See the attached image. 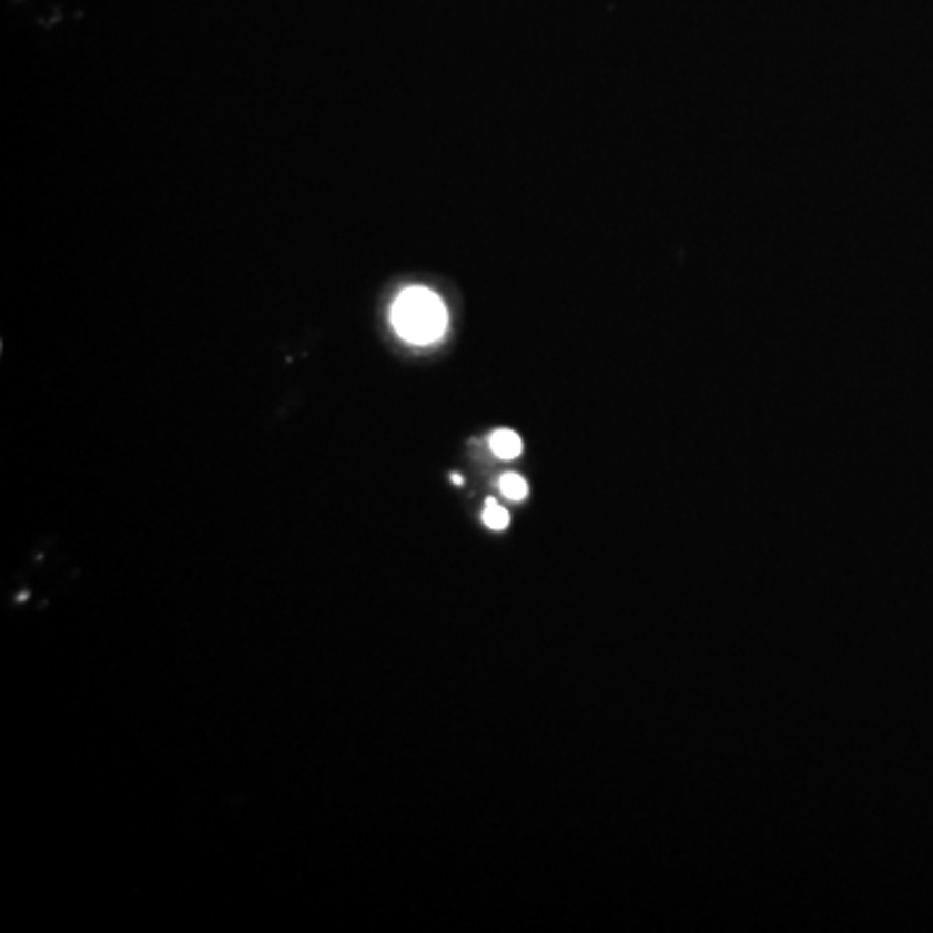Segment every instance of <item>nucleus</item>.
<instances>
[{
    "label": "nucleus",
    "instance_id": "obj_1",
    "mask_svg": "<svg viewBox=\"0 0 933 933\" xmlns=\"http://www.w3.org/2000/svg\"><path fill=\"white\" fill-rule=\"evenodd\" d=\"M392 325L397 335L413 345L436 343L446 333L449 314L442 298L428 288H407L392 306Z\"/></svg>",
    "mask_w": 933,
    "mask_h": 933
},
{
    "label": "nucleus",
    "instance_id": "obj_2",
    "mask_svg": "<svg viewBox=\"0 0 933 933\" xmlns=\"http://www.w3.org/2000/svg\"><path fill=\"white\" fill-rule=\"evenodd\" d=\"M490 452L496 454L498 459H516L521 454V438L514 434V430L500 428L490 436Z\"/></svg>",
    "mask_w": 933,
    "mask_h": 933
},
{
    "label": "nucleus",
    "instance_id": "obj_3",
    "mask_svg": "<svg viewBox=\"0 0 933 933\" xmlns=\"http://www.w3.org/2000/svg\"><path fill=\"white\" fill-rule=\"evenodd\" d=\"M500 493H504L508 500H524L529 493V485L519 475H504L500 477Z\"/></svg>",
    "mask_w": 933,
    "mask_h": 933
},
{
    "label": "nucleus",
    "instance_id": "obj_4",
    "mask_svg": "<svg viewBox=\"0 0 933 933\" xmlns=\"http://www.w3.org/2000/svg\"><path fill=\"white\" fill-rule=\"evenodd\" d=\"M483 521L488 524L490 529L500 531V529H506V527H508V521H511V516H508L506 508H504V506H498L496 500H488V504H485V511H483Z\"/></svg>",
    "mask_w": 933,
    "mask_h": 933
}]
</instances>
